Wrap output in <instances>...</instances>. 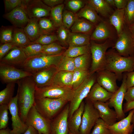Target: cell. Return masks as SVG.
<instances>
[{
  "mask_svg": "<svg viewBox=\"0 0 134 134\" xmlns=\"http://www.w3.org/2000/svg\"><path fill=\"white\" fill-rule=\"evenodd\" d=\"M73 74V72H72L57 71L54 77L51 84L71 88Z\"/></svg>",
  "mask_w": 134,
  "mask_h": 134,
  "instance_id": "obj_29",
  "label": "cell"
},
{
  "mask_svg": "<svg viewBox=\"0 0 134 134\" xmlns=\"http://www.w3.org/2000/svg\"><path fill=\"white\" fill-rule=\"evenodd\" d=\"M107 3L111 7H115L114 0H105Z\"/></svg>",
  "mask_w": 134,
  "mask_h": 134,
  "instance_id": "obj_60",
  "label": "cell"
},
{
  "mask_svg": "<svg viewBox=\"0 0 134 134\" xmlns=\"http://www.w3.org/2000/svg\"><path fill=\"white\" fill-rule=\"evenodd\" d=\"M17 83L19 114L22 120L25 123L28 112L34 105L36 86L32 76L23 78Z\"/></svg>",
  "mask_w": 134,
  "mask_h": 134,
  "instance_id": "obj_1",
  "label": "cell"
},
{
  "mask_svg": "<svg viewBox=\"0 0 134 134\" xmlns=\"http://www.w3.org/2000/svg\"><path fill=\"white\" fill-rule=\"evenodd\" d=\"M66 6L69 11L76 13L84 6L85 0H66Z\"/></svg>",
  "mask_w": 134,
  "mask_h": 134,
  "instance_id": "obj_49",
  "label": "cell"
},
{
  "mask_svg": "<svg viewBox=\"0 0 134 134\" xmlns=\"http://www.w3.org/2000/svg\"><path fill=\"white\" fill-rule=\"evenodd\" d=\"M113 46L120 55L125 57L134 56L133 37L126 26Z\"/></svg>",
  "mask_w": 134,
  "mask_h": 134,
  "instance_id": "obj_10",
  "label": "cell"
},
{
  "mask_svg": "<svg viewBox=\"0 0 134 134\" xmlns=\"http://www.w3.org/2000/svg\"><path fill=\"white\" fill-rule=\"evenodd\" d=\"M113 27L109 22L102 20L96 26L90 36V39L98 41L108 39L113 40L115 37Z\"/></svg>",
  "mask_w": 134,
  "mask_h": 134,
  "instance_id": "obj_18",
  "label": "cell"
},
{
  "mask_svg": "<svg viewBox=\"0 0 134 134\" xmlns=\"http://www.w3.org/2000/svg\"><path fill=\"white\" fill-rule=\"evenodd\" d=\"M68 102L63 99L43 98L35 99L34 105L41 114L51 120Z\"/></svg>",
  "mask_w": 134,
  "mask_h": 134,
  "instance_id": "obj_6",
  "label": "cell"
},
{
  "mask_svg": "<svg viewBox=\"0 0 134 134\" xmlns=\"http://www.w3.org/2000/svg\"><path fill=\"white\" fill-rule=\"evenodd\" d=\"M134 109L130 111L127 117L111 125H107L110 134H132L134 125L131 123Z\"/></svg>",
  "mask_w": 134,
  "mask_h": 134,
  "instance_id": "obj_20",
  "label": "cell"
},
{
  "mask_svg": "<svg viewBox=\"0 0 134 134\" xmlns=\"http://www.w3.org/2000/svg\"><path fill=\"white\" fill-rule=\"evenodd\" d=\"M68 134H74V133H72V132H71L69 130V133Z\"/></svg>",
  "mask_w": 134,
  "mask_h": 134,
  "instance_id": "obj_62",
  "label": "cell"
},
{
  "mask_svg": "<svg viewBox=\"0 0 134 134\" xmlns=\"http://www.w3.org/2000/svg\"><path fill=\"white\" fill-rule=\"evenodd\" d=\"M25 10L30 18L39 19L50 15L51 7L42 0H23Z\"/></svg>",
  "mask_w": 134,
  "mask_h": 134,
  "instance_id": "obj_12",
  "label": "cell"
},
{
  "mask_svg": "<svg viewBox=\"0 0 134 134\" xmlns=\"http://www.w3.org/2000/svg\"><path fill=\"white\" fill-rule=\"evenodd\" d=\"M90 43L87 45L80 46H69L64 53V56L74 58L90 53Z\"/></svg>",
  "mask_w": 134,
  "mask_h": 134,
  "instance_id": "obj_33",
  "label": "cell"
},
{
  "mask_svg": "<svg viewBox=\"0 0 134 134\" xmlns=\"http://www.w3.org/2000/svg\"><path fill=\"white\" fill-rule=\"evenodd\" d=\"M112 40L108 39L100 44L96 43L93 41L90 42L92 62L90 70V75L105 68L106 50L113 45Z\"/></svg>",
  "mask_w": 134,
  "mask_h": 134,
  "instance_id": "obj_4",
  "label": "cell"
},
{
  "mask_svg": "<svg viewBox=\"0 0 134 134\" xmlns=\"http://www.w3.org/2000/svg\"><path fill=\"white\" fill-rule=\"evenodd\" d=\"M15 46L11 43H7L0 46V60L4 57Z\"/></svg>",
  "mask_w": 134,
  "mask_h": 134,
  "instance_id": "obj_51",
  "label": "cell"
},
{
  "mask_svg": "<svg viewBox=\"0 0 134 134\" xmlns=\"http://www.w3.org/2000/svg\"><path fill=\"white\" fill-rule=\"evenodd\" d=\"M126 73L124 75L122 84L108 100L109 106L113 107L117 116V120L120 121L125 118L123 108V103L127 88L126 84Z\"/></svg>",
  "mask_w": 134,
  "mask_h": 134,
  "instance_id": "obj_14",
  "label": "cell"
},
{
  "mask_svg": "<svg viewBox=\"0 0 134 134\" xmlns=\"http://www.w3.org/2000/svg\"><path fill=\"white\" fill-rule=\"evenodd\" d=\"M85 103L82 101L78 108L74 113L68 122L69 130L74 134H79Z\"/></svg>",
  "mask_w": 134,
  "mask_h": 134,
  "instance_id": "obj_27",
  "label": "cell"
},
{
  "mask_svg": "<svg viewBox=\"0 0 134 134\" xmlns=\"http://www.w3.org/2000/svg\"><path fill=\"white\" fill-rule=\"evenodd\" d=\"M38 23L42 34H50L49 33L54 29L55 27L53 22L49 19L45 17L39 19Z\"/></svg>",
  "mask_w": 134,
  "mask_h": 134,
  "instance_id": "obj_44",
  "label": "cell"
},
{
  "mask_svg": "<svg viewBox=\"0 0 134 134\" xmlns=\"http://www.w3.org/2000/svg\"><path fill=\"white\" fill-rule=\"evenodd\" d=\"M93 104L99 112L100 118L107 125H111L116 122L117 120L116 113L110 108L108 103L97 101Z\"/></svg>",
  "mask_w": 134,
  "mask_h": 134,
  "instance_id": "obj_22",
  "label": "cell"
},
{
  "mask_svg": "<svg viewBox=\"0 0 134 134\" xmlns=\"http://www.w3.org/2000/svg\"><path fill=\"white\" fill-rule=\"evenodd\" d=\"M58 71L73 72L76 69L74 58L64 56L56 67Z\"/></svg>",
  "mask_w": 134,
  "mask_h": 134,
  "instance_id": "obj_38",
  "label": "cell"
},
{
  "mask_svg": "<svg viewBox=\"0 0 134 134\" xmlns=\"http://www.w3.org/2000/svg\"><path fill=\"white\" fill-rule=\"evenodd\" d=\"M37 131L34 128L29 126L27 130L23 134H38Z\"/></svg>",
  "mask_w": 134,
  "mask_h": 134,
  "instance_id": "obj_57",
  "label": "cell"
},
{
  "mask_svg": "<svg viewBox=\"0 0 134 134\" xmlns=\"http://www.w3.org/2000/svg\"><path fill=\"white\" fill-rule=\"evenodd\" d=\"M106 57L105 68L116 74L119 79L123 73L134 70V56L125 57L111 50L106 52Z\"/></svg>",
  "mask_w": 134,
  "mask_h": 134,
  "instance_id": "obj_2",
  "label": "cell"
},
{
  "mask_svg": "<svg viewBox=\"0 0 134 134\" xmlns=\"http://www.w3.org/2000/svg\"><path fill=\"white\" fill-rule=\"evenodd\" d=\"M131 123L134 125V112L132 116Z\"/></svg>",
  "mask_w": 134,
  "mask_h": 134,
  "instance_id": "obj_61",
  "label": "cell"
},
{
  "mask_svg": "<svg viewBox=\"0 0 134 134\" xmlns=\"http://www.w3.org/2000/svg\"><path fill=\"white\" fill-rule=\"evenodd\" d=\"M69 112V105H67L60 113L51 120L52 134H68Z\"/></svg>",
  "mask_w": 134,
  "mask_h": 134,
  "instance_id": "obj_17",
  "label": "cell"
},
{
  "mask_svg": "<svg viewBox=\"0 0 134 134\" xmlns=\"http://www.w3.org/2000/svg\"><path fill=\"white\" fill-rule=\"evenodd\" d=\"M96 72L97 82L105 89L113 94L119 89L116 82L119 78L116 74L105 68Z\"/></svg>",
  "mask_w": 134,
  "mask_h": 134,
  "instance_id": "obj_15",
  "label": "cell"
},
{
  "mask_svg": "<svg viewBox=\"0 0 134 134\" xmlns=\"http://www.w3.org/2000/svg\"><path fill=\"white\" fill-rule=\"evenodd\" d=\"M96 26L85 19L78 18L70 29L72 33H80L90 35Z\"/></svg>",
  "mask_w": 134,
  "mask_h": 134,
  "instance_id": "obj_28",
  "label": "cell"
},
{
  "mask_svg": "<svg viewBox=\"0 0 134 134\" xmlns=\"http://www.w3.org/2000/svg\"><path fill=\"white\" fill-rule=\"evenodd\" d=\"M74 92V90L70 88L51 84L40 88L36 87L34 97L36 99L43 98L63 99L70 102Z\"/></svg>",
  "mask_w": 134,
  "mask_h": 134,
  "instance_id": "obj_5",
  "label": "cell"
},
{
  "mask_svg": "<svg viewBox=\"0 0 134 134\" xmlns=\"http://www.w3.org/2000/svg\"><path fill=\"white\" fill-rule=\"evenodd\" d=\"M57 71L56 67L52 66L33 74L32 77L36 87L40 88L51 85Z\"/></svg>",
  "mask_w": 134,
  "mask_h": 134,
  "instance_id": "obj_19",
  "label": "cell"
},
{
  "mask_svg": "<svg viewBox=\"0 0 134 134\" xmlns=\"http://www.w3.org/2000/svg\"><path fill=\"white\" fill-rule=\"evenodd\" d=\"M87 4L103 17L109 18L114 11L105 0H89Z\"/></svg>",
  "mask_w": 134,
  "mask_h": 134,
  "instance_id": "obj_25",
  "label": "cell"
},
{
  "mask_svg": "<svg viewBox=\"0 0 134 134\" xmlns=\"http://www.w3.org/2000/svg\"><path fill=\"white\" fill-rule=\"evenodd\" d=\"M11 43L16 46L24 48L31 44L25 33L23 29L14 28Z\"/></svg>",
  "mask_w": 134,
  "mask_h": 134,
  "instance_id": "obj_31",
  "label": "cell"
},
{
  "mask_svg": "<svg viewBox=\"0 0 134 134\" xmlns=\"http://www.w3.org/2000/svg\"><path fill=\"white\" fill-rule=\"evenodd\" d=\"M70 32L63 26L58 28L57 32L58 40L63 45H68V41Z\"/></svg>",
  "mask_w": 134,
  "mask_h": 134,
  "instance_id": "obj_45",
  "label": "cell"
},
{
  "mask_svg": "<svg viewBox=\"0 0 134 134\" xmlns=\"http://www.w3.org/2000/svg\"><path fill=\"white\" fill-rule=\"evenodd\" d=\"M27 58L22 48L15 46L0 60V63L15 67H21Z\"/></svg>",
  "mask_w": 134,
  "mask_h": 134,
  "instance_id": "obj_21",
  "label": "cell"
},
{
  "mask_svg": "<svg viewBox=\"0 0 134 134\" xmlns=\"http://www.w3.org/2000/svg\"><path fill=\"white\" fill-rule=\"evenodd\" d=\"M15 83L11 82L7 84L5 88L0 92V105H8L13 97Z\"/></svg>",
  "mask_w": 134,
  "mask_h": 134,
  "instance_id": "obj_34",
  "label": "cell"
},
{
  "mask_svg": "<svg viewBox=\"0 0 134 134\" xmlns=\"http://www.w3.org/2000/svg\"><path fill=\"white\" fill-rule=\"evenodd\" d=\"M127 27L133 37H134V23Z\"/></svg>",
  "mask_w": 134,
  "mask_h": 134,
  "instance_id": "obj_58",
  "label": "cell"
},
{
  "mask_svg": "<svg viewBox=\"0 0 134 134\" xmlns=\"http://www.w3.org/2000/svg\"><path fill=\"white\" fill-rule=\"evenodd\" d=\"M42 54L48 55H56L63 54L66 47L55 42L47 45H43Z\"/></svg>",
  "mask_w": 134,
  "mask_h": 134,
  "instance_id": "obj_37",
  "label": "cell"
},
{
  "mask_svg": "<svg viewBox=\"0 0 134 134\" xmlns=\"http://www.w3.org/2000/svg\"><path fill=\"white\" fill-rule=\"evenodd\" d=\"M38 20L36 18L30 19L23 28L25 33L31 43L34 42L42 34L39 25Z\"/></svg>",
  "mask_w": 134,
  "mask_h": 134,
  "instance_id": "obj_26",
  "label": "cell"
},
{
  "mask_svg": "<svg viewBox=\"0 0 134 134\" xmlns=\"http://www.w3.org/2000/svg\"><path fill=\"white\" fill-rule=\"evenodd\" d=\"M43 2L47 6L52 7L63 4L64 1L63 0H43Z\"/></svg>",
  "mask_w": 134,
  "mask_h": 134,
  "instance_id": "obj_54",
  "label": "cell"
},
{
  "mask_svg": "<svg viewBox=\"0 0 134 134\" xmlns=\"http://www.w3.org/2000/svg\"><path fill=\"white\" fill-rule=\"evenodd\" d=\"M107 125L101 118L97 120L90 134H110Z\"/></svg>",
  "mask_w": 134,
  "mask_h": 134,
  "instance_id": "obj_47",
  "label": "cell"
},
{
  "mask_svg": "<svg viewBox=\"0 0 134 134\" xmlns=\"http://www.w3.org/2000/svg\"><path fill=\"white\" fill-rule=\"evenodd\" d=\"M112 94L96 82L92 87L86 99L93 103L97 101L105 102L109 100Z\"/></svg>",
  "mask_w": 134,
  "mask_h": 134,
  "instance_id": "obj_23",
  "label": "cell"
},
{
  "mask_svg": "<svg viewBox=\"0 0 134 134\" xmlns=\"http://www.w3.org/2000/svg\"><path fill=\"white\" fill-rule=\"evenodd\" d=\"M124 18L127 27L134 23V0H128L125 8Z\"/></svg>",
  "mask_w": 134,
  "mask_h": 134,
  "instance_id": "obj_40",
  "label": "cell"
},
{
  "mask_svg": "<svg viewBox=\"0 0 134 134\" xmlns=\"http://www.w3.org/2000/svg\"><path fill=\"white\" fill-rule=\"evenodd\" d=\"M78 18L76 14L68 10L63 11L62 21L63 26L67 29L70 28Z\"/></svg>",
  "mask_w": 134,
  "mask_h": 134,
  "instance_id": "obj_42",
  "label": "cell"
},
{
  "mask_svg": "<svg viewBox=\"0 0 134 134\" xmlns=\"http://www.w3.org/2000/svg\"><path fill=\"white\" fill-rule=\"evenodd\" d=\"M63 56V54L56 55L41 54L27 58L21 67L22 69L33 74L52 66L57 67Z\"/></svg>",
  "mask_w": 134,
  "mask_h": 134,
  "instance_id": "obj_3",
  "label": "cell"
},
{
  "mask_svg": "<svg viewBox=\"0 0 134 134\" xmlns=\"http://www.w3.org/2000/svg\"><path fill=\"white\" fill-rule=\"evenodd\" d=\"M117 9H125L128 3V0H114Z\"/></svg>",
  "mask_w": 134,
  "mask_h": 134,
  "instance_id": "obj_55",
  "label": "cell"
},
{
  "mask_svg": "<svg viewBox=\"0 0 134 134\" xmlns=\"http://www.w3.org/2000/svg\"><path fill=\"white\" fill-rule=\"evenodd\" d=\"M134 109V100L125 103L123 106V111L125 113Z\"/></svg>",
  "mask_w": 134,
  "mask_h": 134,
  "instance_id": "obj_56",
  "label": "cell"
},
{
  "mask_svg": "<svg viewBox=\"0 0 134 134\" xmlns=\"http://www.w3.org/2000/svg\"><path fill=\"white\" fill-rule=\"evenodd\" d=\"M5 12H9L22 3V0H3Z\"/></svg>",
  "mask_w": 134,
  "mask_h": 134,
  "instance_id": "obj_50",
  "label": "cell"
},
{
  "mask_svg": "<svg viewBox=\"0 0 134 134\" xmlns=\"http://www.w3.org/2000/svg\"><path fill=\"white\" fill-rule=\"evenodd\" d=\"M10 130L7 127L5 129L0 130V134H10Z\"/></svg>",
  "mask_w": 134,
  "mask_h": 134,
  "instance_id": "obj_59",
  "label": "cell"
},
{
  "mask_svg": "<svg viewBox=\"0 0 134 134\" xmlns=\"http://www.w3.org/2000/svg\"><path fill=\"white\" fill-rule=\"evenodd\" d=\"M76 14L78 17L85 19L96 25L102 20L96 12L87 4Z\"/></svg>",
  "mask_w": 134,
  "mask_h": 134,
  "instance_id": "obj_30",
  "label": "cell"
},
{
  "mask_svg": "<svg viewBox=\"0 0 134 134\" xmlns=\"http://www.w3.org/2000/svg\"><path fill=\"white\" fill-rule=\"evenodd\" d=\"M25 123L29 127L35 129L38 134H51V120L41 114L37 110L34 105L29 110Z\"/></svg>",
  "mask_w": 134,
  "mask_h": 134,
  "instance_id": "obj_8",
  "label": "cell"
},
{
  "mask_svg": "<svg viewBox=\"0 0 134 134\" xmlns=\"http://www.w3.org/2000/svg\"><path fill=\"white\" fill-rule=\"evenodd\" d=\"M91 55L90 53L74 58L76 69L82 70H89Z\"/></svg>",
  "mask_w": 134,
  "mask_h": 134,
  "instance_id": "obj_39",
  "label": "cell"
},
{
  "mask_svg": "<svg viewBox=\"0 0 134 134\" xmlns=\"http://www.w3.org/2000/svg\"></svg>",
  "mask_w": 134,
  "mask_h": 134,
  "instance_id": "obj_64",
  "label": "cell"
},
{
  "mask_svg": "<svg viewBox=\"0 0 134 134\" xmlns=\"http://www.w3.org/2000/svg\"><path fill=\"white\" fill-rule=\"evenodd\" d=\"M133 37V43H134V37Z\"/></svg>",
  "mask_w": 134,
  "mask_h": 134,
  "instance_id": "obj_63",
  "label": "cell"
},
{
  "mask_svg": "<svg viewBox=\"0 0 134 134\" xmlns=\"http://www.w3.org/2000/svg\"><path fill=\"white\" fill-rule=\"evenodd\" d=\"M64 5L62 4L51 8L50 15L55 27L63 26L62 16Z\"/></svg>",
  "mask_w": 134,
  "mask_h": 134,
  "instance_id": "obj_36",
  "label": "cell"
},
{
  "mask_svg": "<svg viewBox=\"0 0 134 134\" xmlns=\"http://www.w3.org/2000/svg\"><path fill=\"white\" fill-rule=\"evenodd\" d=\"M43 48V45L38 43H31L22 48L27 58L42 54Z\"/></svg>",
  "mask_w": 134,
  "mask_h": 134,
  "instance_id": "obj_41",
  "label": "cell"
},
{
  "mask_svg": "<svg viewBox=\"0 0 134 134\" xmlns=\"http://www.w3.org/2000/svg\"><path fill=\"white\" fill-rule=\"evenodd\" d=\"M94 73L90 75L77 88L74 90L73 99L69 105V117L70 119L86 98L91 88L95 83L96 77Z\"/></svg>",
  "mask_w": 134,
  "mask_h": 134,
  "instance_id": "obj_7",
  "label": "cell"
},
{
  "mask_svg": "<svg viewBox=\"0 0 134 134\" xmlns=\"http://www.w3.org/2000/svg\"><path fill=\"white\" fill-rule=\"evenodd\" d=\"M124 99L126 102H129L134 100V87L127 88Z\"/></svg>",
  "mask_w": 134,
  "mask_h": 134,
  "instance_id": "obj_53",
  "label": "cell"
},
{
  "mask_svg": "<svg viewBox=\"0 0 134 134\" xmlns=\"http://www.w3.org/2000/svg\"><path fill=\"white\" fill-rule=\"evenodd\" d=\"M90 75V70L76 69L73 72L71 88L74 90Z\"/></svg>",
  "mask_w": 134,
  "mask_h": 134,
  "instance_id": "obj_35",
  "label": "cell"
},
{
  "mask_svg": "<svg viewBox=\"0 0 134 134\" xmlns=\"http://www.w3.org/2000/svg\"><path fill=\"white\" fill-rule=\"evenodd\" d=\"M18 95L13 97L8 104L11 115L12 129L10 134H22L27 130L28 127L22 121L19 114L17 104Z\"/></svg>",
  "mask_w": 134,
  "mask_h": 134,
  "instance_id": "obj_13",
  "label": "cell"
},
{
  "mask_svg": "<svg viewBox=\"0 0 134 134\" xmlns=\"http://www.w3.org/2000/svg\"><path fill=\"white\" fill-rule=\"evenodd\" d=\"M11 11L3 15V17L16 28L23 29L30 19L25 9L23 2Z\"/></svg>",
  "mask_w": 134,
  "mask_h": 134,
  "instance_id": "obj_16",
  "label": "cell"
},
{
  "mask_svg": "<svg viewBox=\"0 0 134 134\" xmlns=\"http://www.w3.org/2000/svg\"><path fill=\"white\" fill-rule=\"evenodd\" d=\"M124 13L125 9H116L109 18V22L115 29L118 36L122 32L126 26Z\"/></svg>",
  "mask_w": 134,
  "mask_h": 134,
  "instance_id": "obj_24",
  "label": "cell"
},
{
  "mask_svg": "<svg viewBox=\"0 0 134 134\" xmlns=\"http://www.w3.org/2000/svg\"><path fill=\"white\" fill-rule=\"evenodd\" d=\"M58 40L57 35L55 34H43L34 42L31 43H38L43 45L50 44Z\"/></svg>",
  "mask_w": 134,
  "mask_h": 134,
  "instance_id": "obj_48",
  "label": "cell"
},
{
  "mask_svg": "<svg viewBox=\"0 0 134 134\" xmlns=\"http://www.w3.org/2000/svg\"><path fill=\"white\" fill-rule=\"evenodd\" d=\"M100 118L99 112L93 103L86 100L79 129V134H90L91 129Z\"/></svg>",
  "mask_w": 134,
  "mask_h": 134,
  "instance_id": "obj_9",
  "label": "cell"
},
{
  "mask_svg": "<svg viewBox=\"0 0 134 134\" xmlns=\"http://www.w3.org/2000/svg\"><path fill=\"white\" fill-rule=\"evenodd\" d=\"M127 73L126 84L128 88L134 87V70Z\"/></svg>",
  "mask_w": 134,
  "mask_h": 134,
  "instance_id": "obj_52",
  "label": "cell"
},
{
  "mask_svg": "<svg viewBox=\"0 0 134 134\" xmlns=\"http://www.w3.org/2000/svg\"><path fill=\"white\" fill-rule=\"evenodd\" d=\"M33 74L22 69L0 63V78L3 83H17L19 80Z\"/></svg>",
  "mask_w": 134,
  "mask_h": 134,
  "instance_id": "obj_11",
  "label": "cell"
},
{
  "mask_svg": "<svg viewBox=\"0 0 134 134\" xmlns=\"http://www.w3.org/2000/svg\"><path fill=\"white\" fill-rule=\"evenodd\" d=\"M8 105H0V129L6 128L8 122Z\"/></svg>",
  "mask_w": 134,
  "mask_h": 134,
  "instance_id": "obj_46",
  "label": "cell"
},
{
  "mask_svg": "<svg viewBox=\"0 0 134 134\" xmlns=\"http://www.w3.org/2000/svg\"><path fill=\"white\" fill-rule=\"evenodd\" d=\"M90 36L80 33L70 32L68 41L69 46H80L90 43Z\"/></svg>",
  "mask_w": 134,
  "mask_h": 134,
  "instance_id": "obj_32",
  "label": "cell"
},
{
  "mask_svg": "<svg viewBox=\"0 0 134 134\" xmlns=\"http://www.w3.org/2000/svg\"><path fill=\"white\" fill-rule=\"evenodd\" d=\"M14 29L11 27H1L0 33V40L1 43L12 42Z\"/></svg>",
  "mask_w": 134,
  "mask_h": 134,
  "instance_id": "obj_43",
  "label": "cell"
}]
</instances>
